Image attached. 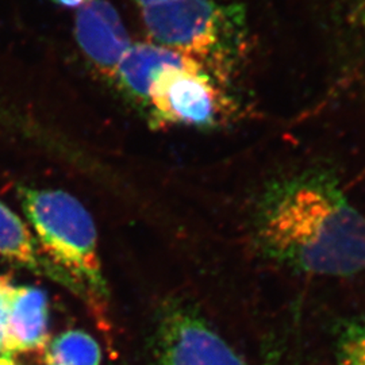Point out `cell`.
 <instances>
[{
  "mask_svg": "<svg viewBox=\"0 0 365 365\" xmlns=\"http://www.w3.org/2000/svg\"><path fill=\"white\" fill-rule=\"evenodd\" d=\"M58 4L64 6V7H81L83 4H86L88 0H56Z\"/></svg>",
  "mask_w": 365,
  "mask_h": 365,
  "instance_id": "4fadbf2b",
  "label": "cell"
},
{
  "mask_svg": "<svg viewBox=\"0 0 365 365\" xmlns=\"http://www.w3.org/2000/svg\"><path fill=\"white\" fill-rule=\"evenodd\" d=\"M75 37L86 57L108 78L115 76L120 60L131 46L126 27L107 0H88L78 9Z\"/></svg>",
  "mask_w": 365,
  "mask_h": 365,
  "instance_id": "8992f818",
  "label": "cell"
},
{
  "mask_svg": "<svg viewBox=\"0 0 365 365\" xmlns=\"http://www.w3.org/2000/svg\"><path fill=\"white\" fill-rule=\"evenodd\" d=\"M339 365H365V318L342 325L336 339Z\"/></svg>",
  "mask_w": 365,
  "mask_h": 365,
  "instance_id": "8fae6325",
  "label": "cell"
},
{
  "mask_svg": "<svg viewBox=\"0 0 365 365\" xmlns=\"http://www.w3.org/2000/svg\"><path fill=\"white\" fill-rule=\"evenodd\" d=\"M264 365H288L287 363L283 361V359L279 354H271L267 357V360L264 361Z\"/></svg>",
  "mask_w": 365,
  "mask_h": 365,
  "instance_id": "5bb4252c",
  "label": "cell"
},
{
  "mask_svg": "<svg viewBox=\"0 0 365 365\" xmlns=\"http://www.w3.org/2000/svg\"><path fill=\"white\" fill-rule=\"evenodd\" d=\"M196 66L209 69L195 58L160 46L155 42H138L131 45L123 56L114 78H117L122 90L134 101L148 105L152 83L163 71L168 68Z\"/></svg>",
  "mask_w": 365,
  "mask_h": 365,
  "instance_id": "ba28073f",
  "label": "cell"
},
{
  "mask_svg": "<svg viewBox=\"0 0 365 365\" xmlns=\"http://www.w3.org/2000/svg\"><path fill=\"white\" fill-rule=\"evenodd\" d=\"M168 0H137V3L143 7H148V6H153V4H158V3H164Z\"/></svg>",
  "mask_w": 365,
  "mask_h": 365,
  "instance_id": "9a60e30c",
  "label": "cell"
},
{
  "mask_svg": "<svg viewBox=\"0 0 365 365\" xmlns=\"http://www.w3.org/2000/svg\"><path fill=\"white\" fill-rule=\"evenodd\" d=\"M0 365H18L16 363H14L13 360L10 357H6V356H0Z\"/></svg>",
  "mask_w": 365,
  "mask_h": 365,
  "instance_id": "2e32d148",
  "label": "cell"
},
{
  "mask_svg": "<svg viewBox=\"0 0 365 365\" xmlns=\"http://www.w3.org/2000/svg\"><path fill=\"white\" fill-rule=\"evenodd\" d=\"M153 42L192 57L222 76L244 45V13L215 0H168L143 7Z\"/></svg>",
  "mask_w": 365,
  "mask_h": 365,
  "instance_id": "7a4b0ae2",
  "label": "cell"
},
{
  "mask_svg": "<svg viewBox=\"0 0 365 365\" xmlns=\"http://www.w3.org/2000/svg\"><path fill=\"white\" fill-rule=\"evenodd\" d=\"M0 257L25 267L68 288L80 298H91V294L75 277L56 265L38 248L34 237L22 220L0 202Z\"/></svg>",
  "mask_w": 365,
  "mask_h": 365,
  "instance_id": "52a82bcc",
  "label": "cell"
},
{
  "mask_svg": "<svg viewBox=\"0 0 365 365\" xmlns=\"http://www.w3.org/2000/svg\"><path fill=\"white\" fill-rule=\"evenodd\" d=\"M48 295L41 288H13L1 353L33 352L45 348L49 330Z\"/></svg>",
  "mask_w": 365,
  "mask_h": 365,
  "instance_id": "9c48e42d",
  "label": "cell"
},
{
  "mask_svg": "<svg viewBox=\"0 0 365 365\" xmlns=\"http://www.w3.org/2000/svg\"><path fill=\"white\" fill-rule=\"evenodd\" d=\"M19 199L45 255L91 295L106 298L107 286L90 212L61 190L19 188Z\"/></svg>",
  "mask_w": 365,
  "mask_h": 365,
  "instance_id": "3957f363",
  "label": "cell"
},
{
  "mask_svg": "<svg viewBox=\"0 0 365 365\" xmlns=\"http://www.w3.org/2000/svg\"><path fill=\"white\" fill-rule=\"evenodd\" d=\"M160 365H247L235 348L188 306L175 304L157 327Z\"/></svg>",
  "mask_w": 365,
  "mask_h": 365,
  "instance_id": "5b68a950",
  "label": "cell"
},
{
  "mask_svg": "<svg viewBox=\"0 0 365 365\" xmlns=\"http://www.w3.org/2000/svg\"><path fill=\"white\" fill-rule=\"evenodd\" d=\"M101 346L83 330H68L57 336L45 351L46 365H101Z\"/></svg>",
  "mask_w": 365,
  "mask_h": 365,
  "instance_id": "30bf717a",
  "label": "cell"
},
{
  "mask_svg": "<svg viewBox=\"0 0 365 365\" xmlns=\"http://www.w3.org/2000/svg\"><path fill=\"white\" fill-rule=\"evenodd\" d=\"M13 288L11 282L7 277L0 276V353L3 351V344L6 339V329H7L9 309H10Z\"/></svg>",
  "mask_w": 365,
  "mask_h": 365,
  "instance_id": "7c38bea8",
  "label": "cell"
},
{
  "mask_svg": "<svg viewBox=\"0 0 365 365\" xmlns=\"http://www.w3.org/2000/svg\"><path fill=\"white\" fill-rule=\"evenodd\" d=\"M261 253L302 274L365 271V215L327 172L309 170L271 184L253 218Z\"/></svg>",
  "mask_w": 365,
  "mask_h": 365,
  "instance_id": "6da1fadb",
  "label": "cell"
},
{
  "mask_svg": "<svg viewBox=\"0 0 365 365\" xmlns=\"http://www.w3.org/2000/svg\"><path fill=\"white\" fill-rule=\"evenodd\" d=\"M148 105L160 125L211 128L229 103L214 73L196 66L163 71L152 83Z\"/></svg>",
  "mask_w": 365,
  "mask_h": 365,
  "instance_id": "277c9868",
  "label": "cell"
}]
</instances>
